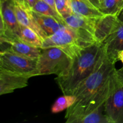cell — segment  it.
<instances>
[{
  "label": "cell",
  "instance_id": "2",
  "mask_svg": "<svg viewBox=\"0 0 123 123\" xmlns=\"http://www.w3.org/2000/svg\"><path fill=\"white\" fill-rule=\"evenodd\" d=\"M117 62L108 56L105 44L104 49L94 71L78 86L73 94L76 96V100L75 103L67 109L65 115L66 121L75 116L92 96L104 86L116 68Z\"/></svg>",
  "mask_w": 123,
  "mask_h": 123
},
{
  "label": "cell",
  "instance_id": "17",
  "mask_svg": "<svg viewBox=\"0 0 123 123\" xmlns=\"http://www.w3.org/2000/svg\"><path fill=\"white\" fill-rule=\"evenodd\" d=\"M18 36L25 43L36 48H42L43 40L37 32L30 28L20 25V31Z\"/></svg>",
  "mask_w": 123,
  "mask_h": 123
},
{
  "label": "cell",
  "instance_id": "11",
  "mask_svg": "<svg viewBox=\"0 0 123 123\" xmlns=\"http://www.w3.org/2000/svg\"><path fill=\"white\" fill-rule=\"evenodd\" d=\"M106 53L108 56L115 61L118 53L123 49V10L119 15V23L112 34L105 41Z\"/></svg>",
  "mask_w": 123,
  "mask_h": 123
},
{
  "label": "cell",
  "instance_id": "27",
  "mask_svg": "<svg viewBox=\"0 0 123 123\" xmlns=\"http://www.w3.org/2000/svg\"><path fill=\"white\" fill-rule=\"evenodd\" d=\"M15 2L18 4H24L25 5V0H14ZM26 6V5H25Z\"/></svg>",
  "mask_w": 123,
  "mask_h": 123
},
{
  "label": "cell",
  "instance_id": "24",
  "mask_svg": "<svg viewBox=\"0 0 123 123\" xmlns=\"http://www.w3.org/2000/svg\"><path fill=\"white\" fill-rule=\"evenodd\" d=\"M117 58L118 61H120L121 62L123 63V50H120L118 53V55H117ZM123 68V67H122Z\"/></svg>",
  "mask_w": 123,
  "mask_h": 123
},
{
  "label": "cell",
  "instance_id": "19",
  "mask_svg": "<svg viewBox=\"0 0 123 123\" xmlns=\"http://www.w3.org/2000/svg\"><path fill=\"white\" fill-rule=\"evenodd\" d=\"M76 97L74 95H65L56 99L51 108L53 114H56L70 108L76 102Z\"/></svg>",
  "mask_w": 123,
  "mask_h": 123
},
{
  "label": "cell",
  "instance_id": "16",
  "mask_svg": "<svg viewBox=\"0 0 123 123\" xmlns=\"http://www.w3.org/2000/svg\"><path fill=\"white\" fill-rule=\"evenodd\" d=\"M73 123H112L105 112V104L96 110L77 118Z\"/></svg>",
  "mask_w": 123,
  "mask_h": 123
},
{
  "label": "cell",
  "instance_id": "3",
  "mask_svg": "<svg viewBox=\"0 0 123 123\" xmlns=\"http://www.w3.org/2000/svg\"><path fill=\"white\" fill-rule=\"evenodd\" d=\"M96 42L94 37L90 32L67 25L44 39L42 49L58 48L74 58L84 49Z\"/></svg>",
  "mask_w": 123,
  "mask_h": 123
},
{
  "label": "cell",
  "instance_id": "20",
  "mask_svg": "<svg viewBox=\"0 0 123 123\" xmlns=\"http://www.w3.org/2000/svg\"><path fill=\"white\" fill-rule=\"evenodd\" d=\"M31 10L34 12H37V13L44 14V15L54 17L65 22L63 17L57 11L55 10L50 5L43 1V0H38V1L36 2V4Z\"/></svg>",
  "mask_w": 123,
  "mask_h": 123
},
{
  "label": "cell",
  "instance_id": "25",
  "mask_svg": "<svg viewBox=\"0 0 123 123\" xmlns=\"http://www.w3.org/2000/svg\"><path fill=\"white\" fill-rule=\"evenodd\" d=\"M92 4L94 6H96L97 8L99 9L100 4V0H90Z\"/></svg>",
  "mask_w": 123,
  "mask_h": 123
},
{
  "label": "cell",
  "instance_id": "4",
  "mask_svg": "<svg viewBox=\"0 0 123 123\" xmlns=\"http://www.w3.org/2000/svg\"><path fill=\"white\" fill-rule=\"evenodd\" d=\"M73 58L68 54L58 48L42 49L40 56L37 60L34 76L56 74L64 73L70 66Z\"/></svg>",
  "mask_w": 123,
  "mask_h": 123
},
{
  "label": "cell",
  "instance_id": "6",
  "mask_svg": "<svg viewBox=\"0 0 123 123\" xmlns=\"http://www.w3.org/2000/svg\"><path fill=\"white\" fill-rule=\"evenodd\" d=\"M37 60L18 55L8 50L0 51V70L34 76Z\"/></svg>",
  "mask_w": 123,
  "mask_h": 123
},
{
  "label": "cell",
  "instance_id": "12",
  "mask_svg": "<svg viewBox=\"0 0 123 123\" xmlns=\"http://www.w3.org/2000/svg\"><path fill=\"white\" fill-rule=\"evenodd\" d=\"M15 10L17 19L20 25L27 26L33 30L38 34L43 41L48 37L46 34L37 24L31 8L26 7L25 5L15 2Z\"/></svg>",
  "mask_w": 123,
  "mask_h": 123
},
{
  "label": "cell",
  "instance_id": "8",
  "mask_svg": "<svg viewBox=\"0 0 123 123\" xmlns=\"http://www.w3.org/2000/svg\"><path fill=\"white\" fill-rule=\"evenodd\" d=\"M1 50H8L21 56L31 59H38L42 53L41 48L25 43L19 36L11 38L0 37Z\"/></svg>",
  "mask_w": 123,
  "mask_h": 123
},
{
  "label": "cell",
  "instance_id": "13",
  "mask_svg": "<svg viewBox=\"0 0 123 123\" xmlns=\"http://www.w3.org/2000/svg\"><path fill=\"white\" fill-rule=\"evenodd\" d=\"M100 17L85 16L73 13L64 18V21L68 26L90 32L94 37L97 22Z\"/></svg>",
  "mask_w": 123,
  "mask_h": 123
},
{
  "label": "cell",
  "instance_id": "23",
  "mask_svg": "<svg viewBox=\"0 0 123 123\" xmlns=\"http://www.w3.org/2000/svg\"><path fill=\"white\" fill-rule=\"evenodd\" d=\"M43 1H44L45 2H46V3L48 4L49 5H50L53 8H54L55 10H56V6H55V0H43Z\"/></svg>",
  "mask_w": 123,
  "mask_h": 123
},
{
  "label": "cell",
  "instance_id": "9",
  "mask_svg": "<svg viewBox=\"0 0 123 123\" xmlns=\"http://www.w3.org/2000/svg\"><path fill=\"white\" fill-rule=\"evenodd\" d=\"M30 76L0 70V95L7 94L28 86Z\"/></svg>",
  "mask_w": 123,
  "mask_h": 123
},
{
  "label": "cell",
  "instance_id": "14",
  "mask_svg": "<svg viewBox=\"0 0 123 123\" xmlns=\"http://www.w3.org/2000/svg\"><path fill=\"white\" fill-rule=\"evenodd\" d=\"M32 13L37 24L46 34L48 37L54 34L65 25H67L65 22L54 17L40 14L32 10Z\"/></svg>",
  "mask_w": 123,
  "mask_h": 123
},
{
  "label": "cell",
  "instance_id": "28",
  "mask_svg": "<svg viewBox=\"0 0 123 123\" xmlns=\"http://www.w3.org/2000/svg\"></svg>",
  "mask_w": 123,
  "mask_h": 123
},
{
  "label": "cell",
  "instance_id": "5",
  "mask_svg": "<svg viewBox=\"0 0 123 123\" xmlns=\"http://www.w3.org/2000/svg\"><path fill=\"white\" fill-rule=\"evenodd\" d=\"M105 112L112 123H123V80L115 68L111 74V90Z\"/></svg>",
  "mask_w": 123,
  "mask_h": 123
},
{
  "label": "cell",
  "instance_id": "22",
  "mask_svg": "<svg viewBox=\"0 0 123 123\" xmlns=\"http://www.w3.org/2000/svg\"><path fill=\"white\" fill-rule=\"evenodd\" d=\"M37 1H38V0H25L26 6L28 8H31V9L33 8V7Z\"/></svg>",
  "mask_w": 123,
  "mask_h": 123
},
{
  "label": "cell",
  "instance_id": "1",
  "mask_svg": "<svg viewBox=\"0 0 123 123\" xmlns=\"http://www.w3.org/2000/svg\"><path fill=\"white\" fill-rule=\"evenodd\" d=\"M105 48L104 43L96 42L73 58L68 69L55 78L65 95H73L79 85L92 73Z\"/></svg>",
  "mask_w": 123,
  "mask_h": 123
},
{
  "label": "cell",
  "instance_id": "26",
  "mask_svg": "<svg viewBox=\"0 0 123 123\" xmlns=\"http://www.w3.org/2000/svg\"><path fill=\"white\" fill-rule=\"evenodd\" d=\"M117 72L118 73V74H120V76L122 78V79L123 80V68H120V69L117 70Z\"/></svg>",
  "mask_w": 123,
  "mask_h": 123
},
{
  "label": "cell",
  "instance_id": "21",
  "mask_svg": "<svg viewBox=\"0 0 123 123\" xmlns=\"http://www.w3.org/2000/svg\"><path fill=\"white\" fill-rule=\"evenodd\" d=\"M55 3L56 10L64 19L73 13L70 0H55Z\"/></svg>",
  "mask_w": 123,
  "mask_h": 123
},
{
  "label": "cell",
  "instance_id": "18",
  "mask_svg": "<svg viewBox=\"0 0 123 123\" xmlns=\"http://www.w3.org/2000/svg\"><path fill=\"white\" fill-rule=\"evenodd\" d=\"M123 10V0H100L99 10L104 14H120Z\"/></svg>",
  "mask_w": 123,
  "mask_h": 123
},
{
  "label": "cell",
  "instance_id": "10",
  "mask_svg": "<svg viewBox=\"0 0 123 123\" xmlns=\"http://www.w3.org/2000/svg\"><path fill=\"white\" fill-rule=\"evenodd\" d=\"M120 14H105L98 19L94 33L97 42L103 43L114 32L119 23Z\"/></svg>",
  "mask_w": 123,
  "mask_h": 123
},
{
  "label": "cell",
  "instance_id": "15",
  "mask_svg": "<svg viewBox=\"0 0 123 123\" xmlns=\"http://www.w3.org/2000/svg\"><path fill=\"white\" fill-rule=\"evenodd\" d=\"M73 13L88 17H100L105 15L94 6L90 0H70Z\"/></svg>",
  "mask_w": 123,
  "mask_h": 123
},
{
  "label": "cell",
  "instance_id": "7",
  "mask_svg": "<svg viewBox=\"0 0 123 123\" xmlns=\"http://www.w3.org/2000/svg\"><path fill=\"white\" fill-rule=\"evenodd\" d=\"M0 34L11 32L18 36L20 24L17 19L14 0H0Z\"/></svg>",
  "mask_w": 123,
  "mask_h": 123
}]
</instances>
